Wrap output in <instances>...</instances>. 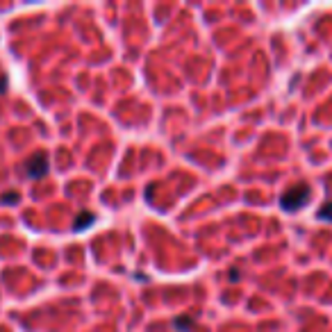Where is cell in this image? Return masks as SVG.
Masks as SVG:
<instances>
[{"label": "cell", "instance_id": "1", "mask_svg": "<svg viewBox=\"0 0 332 332\" xmlns=\"http://www.w3.org/2000/svg\"><path fill=\"white\" fill-rule=\"evenodd\" d=\"M310 196H312V191L307 184H294V187H289L280 196V205L285 212H298V209H302L307 205Z\"/></svg>", "mask_w": 332, "mask_h": 332}, {"label": "cell", "instance_id": "2", "mask_svg": "<svg viewBox=\"0 0 332 332\" xmlns=\"http://www.w3.org/2000/svg\"><path fill=\"white\" fill-rule=\"evenodd\" d=\"M48 173V155L46 153H34L25 162V175L32 180H39Z\"/></svg>", "mask_w": 332, "mask_h": 332}, {"label": "cell", "instance_id": "3", "mask_svg": "<svg viewBox=\"0 0 332 332\" xmlns=\"http://www.w3.org/2000/svg\"><path fill=\"white\" fill-rule=\"evenodd\" d=\"M96 223V216L91 212H82V214H77V218H75V223H73V230L75 232H82V230H87V228H91Z\"/></svg>", "mask_w": 332, "mask_h": 332}, {"label": "cell", "instance_id": "4", "mask_svg": "<svg viewBox=\"0 0 332 332\" xmlns=\"http://www.w3.org/2000/svg\"><path fill=\"white\" fill-rule=\"evenodd\" d=\"M319 218H323V221H332V200H328L325 205H321L319 207Z\"/></svg>", "mask_w": 332, "mask_h": 332}, {"label": "cell", "instance_id": "5", "mask_svg": "<svg viewBox=\"0 0 332 332\" xmlns=\"http://www.w3.org/2000/svg\"><path fill=\"white\" fill-rule=\"evenodd\" d=\"M193 325V321L189 319V316H180V319H175V328L178 330H189Z\"/></svg>", "mask_w": 332, "mask_h": 332}, {"label": "cell", "instance_id": "6", "mask_svg": "<svg viewBox=\"0 0 332 332\" xmlns=\"http://www.w3.org/2000/svg\"><path fill=\"white\" fill-rule=\"evenodd\" d=\"M16 200H18V193H16V191H7V193H3V203L12 205V203H16Z\"/></svg>", "mask_w": 332, "mask_h": 332}, {"label": "cell", "instance_id": "7", "mask_svg": "<svg viewBox=\"0 0 332 332\" xmlns=\"http://www.w3.org/2000/svg\"><path fill=\"white\" fill-rule=\"evenodd\" d=\"M5 89H7V75L0 77V94H5Z\"/></svg>", "mask_w": 332, "mask_h": 332}]
</instances>
